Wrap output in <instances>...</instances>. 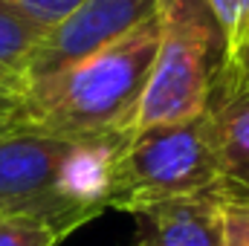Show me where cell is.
Here are the masks:
<instances>
[{"instance_id": "obj_1", "label": "cell", "mask_w": 249, "mask_h": 246, "mask_svg": "<svg viewBox=\"0 0 249 246\" xmlns=\"http://www.w3.org/2000/svg\"><path fill=\"white\" fill-rule=\"evenodd\" d=\"M157 38L154 15L102 50L32 81L20 96V124L61 139L130 136Z\"/></svg>"}, {"instance_id": "obj_2", "label": "cell", "mask_w": 249, "mask_h": 246, "mask_svg": "<svg viewBox=\"0 0 249 246\" xmlns=\"http://www.w3.org/2000/svg\"><path fill=\"white\" fill-rule=\"evenodd\" d=\"M157 23V53L130 133L200 119L220 72V32L203 0H160Z\"/></svg>"}, {"instance_id": "obj_3", "label": "cell", "mask_w": 249, "mask_h": 246, "mask_svg": "<svg viewBox=\"0 0 249 246\" xmlns=\"http://www.w3.org/2000/svg\"><path fill=\"white\" fill-rule=\"evenodd\" d=\"M223 174L217 159V142L209 110L183 124L151 127L130 133L116 162V180L110 194V209L133 211L136 206L220 194Z\"/></svg>"}, {"instance_id": "obj_4", "label": "cell", "mask_w": 249, "mask_h": 246, "mask_svg": "<svg viewBox=\"0 0 249 246\" xmlns=\"http://www.w3.org/2000/svg\"><path fill=\"white\" fill-rule=\"evenodd\" d=\"M72 139L18 127L0 136V217L23 214L55 226L64 238L90 223L87 214L64 203L55 174Z\"/></svg>"}, {"instance_id": "obj_5", "label": "cell", "mask_w": 249, "mask_h": 246, "mask_svg": "<svg viewBox=\"0 0 249 246\" xmlns=\"http://www.w3.org/2000/svg\"><path fill=\"white\" fill-rule=\"evenodd\" d=\"M157 9L160 0H81L64 23L47 32L32 58L29 84L127 35L139 23L151 20Z\"/></svg>"}, {"instance_id": "obj_6", "label": "cell", "mask_w": 249, "mask_h": 246, "mask_svg": "<svg viewBox=\"0 0 249 246\" xmlns=\"http://www.w3.org/2000/svg\"><path fill=\"white\" fill-rule=\"evenodd\" d=\"M130 246H223V197L194 194L136 206Z\"/></svg>"}, {"instance_id": "obj_7", "label": "cell", "mask_w": 249, "mask_h": 246, "mask_svg": "<svg viewBox=\"0 0 249 246\" xmlns=\"http://www.w3.org/2000/svg\"><path fill=\"white\" fill-rule=\"evenodd\" d=\"M127 136H90L72 139L61 157L55 191L64 203L87 214L90 220L110 209V194L116 180V162Z\"/></svg>"}, {"instance_id": "obj_8", "label": "cell", "mask_w": 249, "mask_h": 246, "mask_svg": "<svg viewBox=\"0 0 249 246\" xmlns=\"http://www.w3.org/2000/svg\"><path fill=\"white\" fill-rule=\"evenodd\" d=\"M220 159V197L249 203V93L217 96L209 102Z\"/></svg>"}, {"instance_id": "obj_9", "label": "cell", "mask_w": 249, "mask_h": 246, "mask_svg": "<svg viewBox=\"0 0 249 246\" xmlns=\"http://www.w3.org/2000/svg\"><path fill=\"white\" fill-rule=\"evenodd\" d=\"M47 32L0 3V90L23 96L29 87V70Z\"/></svg>"}, {"instance_id": "obj_10", "label": "cell", "mask_w": 249, "mask_h": 246, "mask_svg": "<svg viewBox=\"0 0 249 246\" xmlns=\"http://www.w3.org/2000/svg\"><path fill=\"white\" fill-rule=\"evenodd\" d=\"M220 32V72L217 81L235 75L249 44V0H203Z\"/></svg>"}, {"instance_id": "obj_11", "label": "cell", "mask_w": 249, "mask_h": 246, "mask_svg": "<svg viewBox=\"0 0 249 246\" xmlns=\"http://www.w3.org/2000/svg\"><path fill=\"white\" fill-rule=\"evenodd\" d=\"M64 235L35 217L3 214L0 217V246H58Z\"/></svg>"}, {"instance_id": "obj_12", "label": "cell", "mask_w": 249, "mask_h": 246, "mask_svg": "<svg viewBox=\"0 0 249 246\" xmlns=\"http://www.w3.org/2000/svg\"><path fill=\"white\" fill-rule=\"evenodd\" d=\"M0 3L12 6L18 15H23L26 20H32L44 32H53L58 23H64L81 6V0H0Z\"/></svg>"}, {"instance_id": "obj_13", "label": "cell", "mask_w": 249, "mask_h": 246, "mask_svg": "<svg viewBox=\"0 0 249 246\" xmlns=\"http://www.w3.org/2000/svg\"><path fill=\"white\" fill-rule=\"evenodd\" d=\"M223 246H249V203L223 197Z\"/></svg>"}, {"instance_id": "obj_14", "label": "cell", "mask_w": 249, "mask_h": 246, "mask_svg": "<svg viewBox=\"0 0 249 246\" xmlns=\"http://www.w3.org/2000/svg\"><path fill=\"white\" fill-rule=\"evenodd\" d=\"M214 90H217V96H244V93H249V44L244 50V55H241L235 75L226 78V81H214Z\"/></svg>"}, {"instance_id": "obj_15", "label": "cell", "mask_w": 249, "mask_h": 246, "mask_svg": "<svg viewBox=\"0 0 249 246\" xmlns=\"http://www.w3.org/2000/svg\"><path fill=\"white\" fill-rule=\"evenodd\" d=\"M20 96H12V93H3L0 90V136L3 133H9V130H18V127H23L20 124Z\"/></svg>"}]
</instances>
